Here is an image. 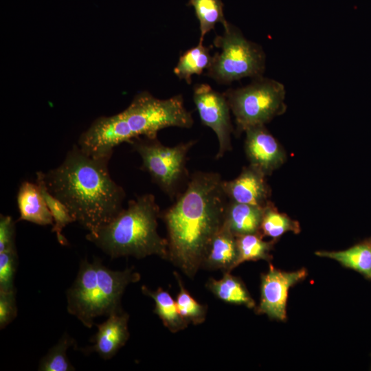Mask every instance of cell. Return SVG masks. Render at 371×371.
<instances>
[{"instance_id":"1","label":"cell","mask_w":371,"mask_h":371,"mask_svg":"<svg viewBox=\"0 0 371 371\" xmlns=\"http://www.w3.org/2000/svg\"><path fill=\"white\" fill-rule=\"evenodd\" d=\"M221 175L212 172L192 175L175 203L161 213L168 232V259L192 278L224 222L229 201Z\"/></svg>"},{"instance_id":"2","label":"cell","mask_w":371,"mask_h":371,"mask_svg":"<svg viewBox=\"0 0 371 371\" xmlns=\"http://www.w3.org/2000/svg\"><path fill=\"white\" fill-rule=\"evenodd\" d=\"M111 157L90 155L74 144L58 167L38 172L49 192L88 234L96 232L123 209L126 193L111 177Z\"/></svg>"},{"instance_id":"3","label":"cell","mask_w":371,"mask_h":371,"mask_svg":"<svg viewBox=\"0 0 371 371\" xmlns=\"http://www.w3.org/2000/svg\"><path fill=\"white\" fill-rule=\"evenodd\" d=\"M193 122L181 95L159 99L144 91L124 111L96 118L77 144L90 155L111 157L113 148L122 143L139 137H157L158 132L167 127L189 128Z\"/></svg>"},{"instance_id":"4","label":"cell","mask_w":371,"mask_h":371,"mask_svg":"<svg viewBox=\"0 0 371 371\" xmlns=\"http://www.w3.org/2000/svg\"><path fill=\"white\" fill-rule=\"evenodd\" d=\"M161 212L155 196L144 194L128 202L126 208L86 238L111 258L156 255L168 258V242L157 232Z\"/></svg>"},{"instance_id":"5","label":"cell","mask_w":371,"mask_h":371,"mask_svg":"<svg viewBox=\"0 0 371 371\" xmlns=\"http://www.w3.org/2000/svg\"><path fill=\"white\" fill-rule=\"evenodd\" d=\"M139 279V273L133 269L113 271L99 258L92 262L84 259L67 292V311L91 328L95 317L122 311L120 300L126 287Z\"/></svg>"},{"instance_id":"6","label":"cell","mask_w":371,"mask_h":371,"mask_svg":"<svg viewBox=\"0 0 371 371\" xmlns=\"http://www.w3.org/2000/svg\"><path fill=\"white\" fill-rule=\"evenodd\" d=\"M214 45L221 51L212 56L206 76L219 84H230L243 78L263 76L266 56L262 47L247 40L234 25L227 22Z\"/></svg>"},{"instance_id":"7","label":"cell","mask_w":371,"mask_h":371,"mask_svg":"<svg viewBox=\"0 0 371 371\" xmlns=\"http://www.w3.org/2000/svg\"><path fill=\"white\" fill-rule=\"evenodd\" d=\"M235 117L234 134L265 125L286 110V91L280 82L261 76L244 87L223 92Z\"/></svg>"},{"instance_id":"8","label":"cell","mask_w":371,"mask_h":371,"mask_svg":"<svg viewBox=\"0 0 371 371\" xmlns=\"http://www.w3.org/2000/svg\"><path fill=\"white\" fill-rule=\"evenodd\" d=\"M191 140L170 147L162 144L157 137H139L128 144L139 154L142 169L170 198H177L187 186L190 176L186 168L187 154L195 144Z\"/></svg>"},{"instance_id":"9","label":"cell","mask_w":371,"mask_h":371,"mask_svg":"<svg viewBox=\"0 0 371 371\" xmlns=\"http://www.w3.org/2000/svg\"><path fill=\"white\" fill-rule=\"evenodd\" d=\"M193 101L202 124L210 127L217 137L216 159H221L232 150L231 135L234 132L227 100L223 93L201 83L194 87Z\"/></svg>"},{"instance_id":"10","label":"cell","mask_w":371,"mask_h":371,"mask_svg":"<svg viewBox=\"0 0 371 371\" xmlns=\"http://www.w3.org/2000/svg\"><path fill=\"white\" fill-rule=\"evenodd\" d=\"M306 275L305 269L284 272L270 265L268 272L262 276L260 302L256 312L271 319L284 320L288 291Z\"/></svg>"},{"instance_id":"11","label":"cell","mask_w":371,"mask_h":371,"mask_svg":"<svg viewBox=\"0 0 371 371\" xmlns=\"http://www.w3.org/2000/svg\"><path fill=\"white\" fill-rule=\"evenodd\" d=\"M245 149L250 166L267 176L286 160V153L278 140L265 125L245 131Z\"/></svg>"},{"instance_id":"12","label":"cell","mask_w":371,"mask_h":371,"mask_svg":"<svg viewBox=\"0 0 371 371\" xmlns=\"http://www.w3.org/2000/svg\"><path fill=\"white\" fill-rule=\"evenodd\" d=\"M265 177L249 165L234 179L223 181L222 186L229 201L265 207L271 195Z\"/></svg>"},{"instance_id":"13","label":"cell","mask_w":371,"mask_h":371,"mask_svg":"<svg viewBox=\"0 0 371 371\" xmlns=\"http://www.w3.org/2000/svg\"><path fill=\"white\" fill-rule=\"evenodd\" d=\"M128 317V315L122 311L109 315L106 321L97 325L94 344L85 352H95L104 359L113 357L129 337Z\"/></svg>"},{"instance_id":"14","label":"cell","mask_w":371,"mask_h":371,"mask_svg":"<svg viewBox=\"0 0 371 371\" xmlns=\"http://www.w3.org/2000/svg\"><path fill=\"white\" fill-rule=\"evenodd\" d=\"M16 203L20 214L18 221L43 226L54 225L52 216L36 183L23 181L18 190Z\"/></svg>"},{"instance_id":"15","label":"cell","mask_w":371,"mask_h":371,"mask_svg":"<svg viewBox=\"0 0 371 371\" xmlns=\"http://www.w3.org/2000/svg\"><path fill=\"white\" fill-rule=\"evenodd\" d=\"M237 257L236 237L223 223L212 239L202 266L209 269L230 272Z\"/></svg>"},{"instance_id":"16","label":"cell","mask_w":371,"mask_h":371,"mask_svg":"<svg viewBox=\"0 0 371 371\" xmlns=\"http://www.w3.org/2000/svg\"><path fill=\"white\" fill-rule=\"evenodd\" d=\"M264 207L229 201L223 223L236 237L260 232Z\"/></svg>"},{"instance_id":"17","label":"cell","mask_w":371,"mask_h":371,"mask_svg":"<svg viewBox=\"0 0 371 371\" xmlns=\"http://www.w3.org/2000/svg\"><path fill=\"white\" fill-rule=\"evenodd\" d=\"M212 60L210 47L199 42L181 55L173 72L179 80L191 85L192 76L202 74L210 67Z\"/></svg>"},{"instance_id":"18","label":"cell","mask_w":371,"mask_h":371,"mask_svg":"<svg viewBox=\"0 0 371 371\" xmlns=\"http://www.w3.org/2000/svg\"><path fill=\"white\" fill-rule=\"evenodd\" d=\"M316 255L327 257L340 262L343 266L355 270L371 280V241L357 244L339 251H317Z\"/></svg>"},{"instance_id":"19","label":"cell","mask_w":371,"mask_h":371,"mask_svg":"<svg viewBox=\"0 0 371 371\" xmlns=\"http://www.w3.org/2000/svg\"><path fill=\"white\" fill-rule=\"evenodd\" d=\"M207 287L218 299L227 303L242 304L249 308L255 307V302L244 284L229 272H225L219 280L210 278Z\"/></svg>"},{"instance_id":"20","label":"cell","mask_w":371,"mask_h":371,"mask_svg":"<svg viewBox=\"0 0 371 371\" xmlns=\"http://www.w3.org/2000/svg\"><path fill=\"white\" fill-rule=\"evenodd\" d=\"M142 291L152 297L155 304V313L161 319L163 324L172 333L185 329L188 323L182 318L177 311L176 302L168 292L161 288L156 291L150 290L145 286Z\"/></svg>"},{"instance_id":"21","label":"cell","mask_w":371,"mask_h":371,"mask_svg":"<svg viewBox=\"0 0 371 371\" xmlns=\"http://www.w3.org/2000/svg\"><path fill=\"white\" fill-rule=\"evenodd\" d=\"M187 5L193 8L199 21V43H203L205 36L213 30L218 23L225 26L228 22L224 16L222 0H189Z\"/></svg>"},{"instance_id":"22","label":"cell","mask_w":371,"mask_h":371,"mask_svg":"<svg viewBox=\"0 0 371 371\" xmlns=\"http://www.w3.org/2000/svg\"><path fill=\"white\" fill-rule=\"evenodd\" d=\"M262 237L260 232L236 236L238 257L234 269L245 261L258 260L269 261L272 258L270 251L276 240L265 241Z\"/></svg>"},{"instance_id":"23","label":"cell","mask_w":371,"mask_h":371,"mask_svg":"<svg viewBox=\"0 0 371 371\" xmlns=\"http://www.w3.org/2000/svg\"><path fill=\"white\" fill-rule=\"evenodd\" d=\"M287 232L299 233V223L286 214L279 212L273 203L269 201L264 207L259 232L262 236H269L276 240Z\"/></svg>"},{"instance_id":"24","label":"cell","mask_w":371,"mask_h":371,"mask_svg":"<svg viewBox=\"0 0 371 371\" xmlns=\"http://www.w3.org/2000/svg\"><path fill=\"white\" fill-rule=\"evenodd\" d=\"M36 183L40 188L54 220L52 232L56 234L58 242L60 245H68V241L63 234V229L68 224L75 222L74 218L67 206L49 192L38 172H36Z\"/></svg>"},{"instance_id":"25","label":"cell","mask_w":371,"mask_h":371,"mask_svg":"<svg viewBox=\"0 0 371 371\" xmlns=\"http://www.w3.org/2000/svg\"><path fill=\"white\" fill-rule=\"evenodd\" d=\"M74 340L67 334L61 337L58 343L52 347L41 360L38 370L41 371H70L75 368L71 364L67 355L69 348L73 346Z\"/></svg>"},{"instance_id":"26","label":"cell","mask_w":371,"mask_h":371,"mask_svg":"<svg viewBox=\"0 0 371 371\" xmlns=\"http://www.w3.org/2000/svg\"><path fill=\"white\" fill-rule=\"evenodd\" d=\"M174 274L179 286V292L175 301L179 313L188 323H203L205 319L207 307L199 304L190 294L183 286L179 275L177 272H174Z\"/></svg>"},{"instance_id":"27","label":"cell","mask_w":371,"mask_h":371,"mask_svg":"<svg viewBox=\"0 0 371 371\" xmlns=\"http://www.w3.org/2000/svg\"><path fill=\"white\" fill-rule=\"evenodd\" d=\"M17 262L16 249L0 253V291H16L14 281Z\"/></svg>"},{"instance_id":"28","label":"cell","mask_w":371,"mask_h":371,"mask_svg":"<svg viewBox=\"0 0 371 371\" xmlns=\"http://www.w3.org/2000/svg\"><path fill=\"white\" fill-rule=\"evenodd\" d=\"M16 315V291H0V328L10 324Z\"/></svg>"},{"instance_id":"29","label":"cell","mask_w":371,"mask_h":371,"mask_svg":"<svg viewBox=\"0 0 371 371\" xmlns=\"http://www.w3.org/2000/svg\"><path fill=\"white\" fill-rule=\"evenodd\" d=\"M15 223L10 216L0 215V253L16 249Z\"/></svg>"},{"instance_id":"30","label":"cell","mask_w":371,"mask_h":371,"mask_svg":"<svg viewBox=\"0 0 371 371\" xmlns=\"http://www.w3.org/2000/svg\"><path fill=\"white\" fill-rule=\"evenodd\" d=\"M370 240L371 241V239Z\"/></svg>"}]
</instances>
